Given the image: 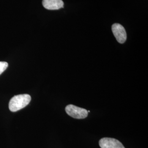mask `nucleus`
Here are the masks:
<instances>
[{
    "instance_id": "f257e3e1",
    "label": "nucleus",
    "mask_w": 148,
    "mask_h": 148,
    "mask_svg": "<svg viewBox=\"0 0 148 148\" xmlns=\"http://www.w3.org/2000/svg\"><path fill=\"white\" fill-rule=\"evenodd\" d=\"M31 99V96L27 94L15 95L10 100L9 109L12 112L20 110L27 106L30 103Z\"/></svg>"
},
{
    "instance_id": "f03ea898",
    "label": "nucleus",
    "mask_w": 148,
    "mask_h": 148,
    "mask_svg": "<svg viewBox=\"0 0 148 148\" xmlns=\"http://www.w3.org/2000/svg\"><path fill=\"white\" fill-rule=\"evenodd\" d=\"M65 111L70 116L76 119H83L88 116V111L85 109L74 105H68L65 108Z\"/></svg>"
},
{
    "instance_id": "7ed1b4c3",
    "label": "nucleus",
    "mask_w": 148,
    "mask_h": 148,
    "mask_svg": "<svg viewBox=\"0 0 148 148\" xmlns=\"http://www.w3.org/2000/svg\"><path fill=\"white\" fill-rule=\"evenodd\" d=\"M112 32L115 37L120 43H124L127 40V33L124 27L120 24L115 23L112 25Z\"/></svg>"
},
{
    "instance_id": "20e7f679",
    "label": "nucleus",
    "mask_w": 148,
    "mask_h": 148,
    "mask_svg": "<svg viewBox=\"0 0 148 148\" xmlns=\"http://www.w3.org/2000/svg\"><path fill=\"white\" fill-rule=\"evenodd\" d=\"M99 144L101 148H125L120 141L111 138L101 139Z\"/></svg>"
},
{
    "instance_id": "39448f33",
    "label": "nucleus",
    "mask_w": 148,
    "mask_h": 148,
    "mask_svg": "<svg viewBox=\"0 0 148 148\" xmlns=\"http://www.w3.org/2000/svg\"><path fill=\"white\" fill-rule=\"evenodd\" d=\"M42 5L48 10H58L64 7L62 0H43Z\"/></svg>"
},
{
    "instance_id": "423d86ee",
    "label": "nucleus",
    "mask_w": 148,
    "mask_h": 148,
    "mask_svg": "<svg viewBox=\"0 0 148 148\" xmlns=\"http://www.w3.org/2000/svg\"><path fill=\"white\" fill-rule=\"evenodd\" d=\"M8 64L5 62H0V75L2 74L7 68Z\"/></svg>"
}]
</instances>
